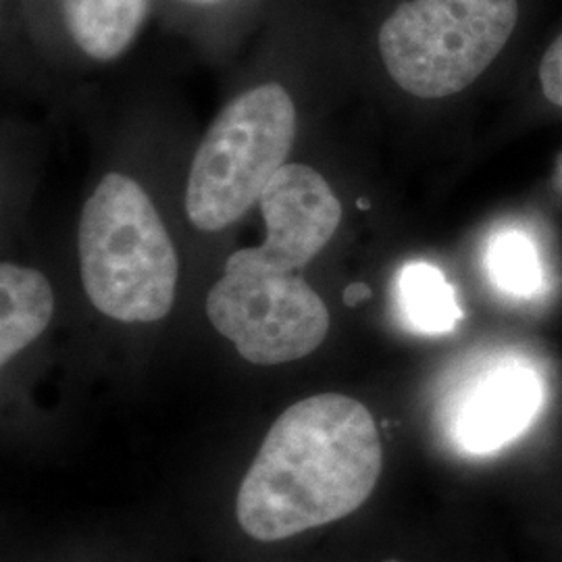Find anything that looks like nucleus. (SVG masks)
I'll use <instances>...</instances> for the list:
<instances>
[{
  "mask_svg": "<svg viewBox=\"0 0 562 562\" xmlns=\"http://www.w3.org/2000/svg\"><path fill=\"white\" fill-rule=\"evenodd\" d=\"M380 431L344 394L292 404L271 425L241 480L236 515L259 542H280L359 510L382 475Z\"/></svg>",
  "mask_w": 562,
  "mask_h": 562,
  "instance_id": "1",
  "label": "nucleus"
},
{
  "mask_svg": "<svg viewBox=\"0 0 562 562\" xmlns=\"http://www.w3.org/2000/svg\"><path fill=\"white\" fill-rule=\"evenodd\" d=\"M78 250L83 290L102 315L153 323L173 308L178 252L138 181L121 173L102 178L83 204Z\"/></svg>",
  "mask_w": 562,
  "mask_h": 562,
  "instance_id": "2",
  "label": "nucleus"
},
{
  "mask_svg": "<svg viewBox=\"0 0 562 562\" xmlns=\"http://www.w3.org/2000/svg\"><path fill=\"white\" fill-rule=\"evenodd\" d=\"M296 106L280 83H262L229 102L206 130L190 167L186 213L201 232L240 220L285 165Z\"/></svg>",
  "mask_w": 562,
  "mask_h": 562,
  "instance_id": "3",
  "label": "nucleus"
},
{
  "mask_svg": "<svg viewBox=\"0 0 562 562\" xmlns=\"http://www.w3.org/2000/svg\"><path fill=\"white\" fill-rule=\"evenodd\" d=\"M517 21V0H406L383 21L378 46L404 92L443 99L482 76Z\"/></svg>",
  "mask_w": 562,
  "mask_h": 562,
  "instance_id": "4",
  "label": "nucleus"
},
{
  "mask_svg": "<svg viewBox=\"0 0 562 562\" xmlns=\"http://www.w3.org/2000/svg\"><path fill=\"white\" fill-rule=\"evenodd\" d=\"M206 315L252 364H283L313 355L329 331V311L301 276L225 261L206 296Z\"/></svg>",
  "mask_w": 562,
  "mask_h": 562,
  "instance_id": "5",
  "label": "nucleus"
},
{
  "mask_svg": "<svg viewBox=\"0 0 562 562\" xmlns=\"http://www.w3.org/2000/svg\"><path fill=\"white\" fill-rule=\"evenodd\" d=\"M546 404L540 371L517 355H496L471 371L448 396L442 425L467 457H490L522 438Z\"/></svg>",
  "mask_w": 562,
  "mask_h": 562,
  "instance_id": "6",
  "label": "nucleus"
},
{
  "mask_svg": "<svg viewBox=\"0 0 562 562\" xmlns=\"http://www.w3.org/2000/svg\"><path fill=\"white\" fill-rule=\"evenodd\" d=\"M267 238L261 246L241 248L236 261L276 271H296L313 261L334 238L341 204L319 171L285 162L259 199Z\"/></svg>",
  "mask_w": 562,
  "mask_h": 562,
  "instance_id": "7",
  "label": "nucleus"
},
{
  "mask_svg": "<svg viewBox=\"0 0 562 562\" xmlns=\"http://www.w3.org/2000/svg\"><path fill=\"white\" fill-rule=\"evenodd\" d=\"M60 15L76 46L90 59L109 63L140 36L150 0H59Z\"/></svg>",
  "mask_w": 562,
  "mask_h": 562,
  "instance_id": "8",
  "label": "nucleus"
},
{
  "mask_svg": "<svg viewBox=\"0 0 562 562\" xmlns=\"http://www.w3.org/2000/svg\"><path fill=\"white\" fill-rule=\"evenodd\" d=\"M0 362L7 364L38 340L55 313V294L41 271L0 265Z\"/></svg>",
  "mask_w": 562,
  "mask_h": 562,
  "instance_id": "9",
  "label": "nucleus"
},
{
  "mask_svg": "<svg viewBox=\"0 0 562 562\" xmlns=\"http://www.w3.org/2000/svg\"><path fill=\"white\" fill-rule=\"evenodd\" d=\"M396 299L404 322L419 334H448L462 319L457 290L431 262H408L402 267Z\"/></svg>",
  "mask_w": 562,
  "mask_h": 562,
  "instance_id": "10",
  "label": "nucleus"
},
{
  "mask_svg": "<svg viewBox=\"0 0 562 562\" xmlns=\"http://www.w3.org/2000/svg\"><path fill=\"white\" fill-rule=\"evenodd\" d=\"M487 267L496 288L506 294L527 299L542 290V267L536 246L522 232L508 229L492 240Z\"/></svg>",
  "mask_w": 562,
  "mask_h": 562,
  "instance_id": "11",
  "label": "nucleus"
},
{
  "mask_svg": "<svg viewBox=\"0 0 562 562\" xmlns=\"http://www.w3.org/2000/svg\"><path fill=\"white\" fill-rule=\"evenodd\" d=\"M540 83L543 97L552 104L562 106V34L543 53L540 63Z\"/></svg>",
  "mask_w": 562,
  "mask_h": 562,
  "instance_id": "12",
  "label": "nucleus"
},
{
  "mask_svg": "<svg viewBox=\"0 0 562 562\" xmlns=\"http://www.w3.org/2000/svg\"><path fill=\"white\" fill-rule=\"evenodd\" d=\"M371 296V290L367 283H350L344 292V302L348 306H357L359 302L367 301Z\"/></svg>",
  "mask_w": 562,
  "mask_h": 562,
  "instance_id": "13",
  "label": "nucleus"
},
{
  "mask_svg": "<svg viewBox=\"0 0 562 562\" xmlns=\"http://www.w3.org/2000/svg\"><path fill=\"white\" fill-rule=\"evenodd\" d=\"M359 206H361L362 211H367V209H369V202L361 199V201H359Z\"/></svg>",
  "mask_w": 562,
  "mask_h": 562,
  "instance_id": "14",
  "label": "nucleus"
},
{
  "mask_svg": "<svg viewBox=\"0 0 562 562\" xmlns=\"http://www.w3.org/2000/svg\"><path fill=\"white\" fill-rule=\"evenodd\" d=\"M201 2H211V0H201Z\"/></svg>",
  "mask_w": 562,
  "mask_h": 562,
  "instance_id": "15",
  "label": "nucleus"
},
{
  "mask_svg": "<svg viewBox=\"0 0 562 562\" xmlns=\"http://www.w3.org/2000/svg\"><path fill=\"white\" fill-rule=\"evenodd\" d=\"M385 562H398V561H385Z\"/></svg>",
  "mask_w": 562,
  "mask_h": 562,
  "instance_id": "16",
  "label": "nucleus"
}]
</instances>
